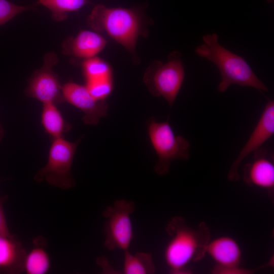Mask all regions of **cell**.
Masks as SVG:
<instances>
[{
  "instance_id": "3957f363",
  "label": "cell",
  "mask_w": 274,
  "mask_h": 274,
  "mask_svg": "<svg viewBox=\"0 0 274 274\" xmlns=\"http://www.w3.org/2000/svg\"><path fill=\"white\" fill-rule=\"evenodd\" d=\"M136 10L124 8L95 6L87 18V24L96 32H105L128 51H135L140 29Z\"/></svg>"
},
{
  "instance_id": "9a60e30c",
  "label": "cell",
  "mask_w": 274,
  "mask_h": 274,
  "mask_svg": "<svg viewBox=\"0 0 274 274\" xmlns=\"http://www.w3.org/2000/svg\"><path fill=\"white\" fill-rule=\"evenodd\" d=\"M41 122L46 132L53 139L62 138L72 128L71 125L63 118L56 105L53 103L43 104Z\"/></svg>"
},
{
  "instance_id": "2e32d148",
  "label": "cell",
  "mask_w": 274,
  "mask_h": 274,
  "mask_svg": "<svg viewBox=\"0 0 274 274\" xmlns=\"http://www.w3.org/2000/svg\"><path fill=\"white\" fill-rule=\"evenodd\" d=\"M43 237L34 240V246L26 252L24 261V271L27 274H45L50 268L49 255L44 247Z\"/></svg>"
},
{
  "instance_id": "7a4b0ae2",
  "label": "cell",
  "mask_w": 274,
  "mask_h": 274,
  "mask_svg": "<svg viewBox=\"0 0 274 274\" xmlns=\"http://www.w3.org/2000/svg\"><path fill=\"white\" fill-rule=\"evenodd\" d=\"M202 39L203 44L197 46L195 52L213 62L219 69L221 78L218 86L219 92L224 93L233 84L251 87L261 92L269 91L244 58L219 43L216 33L204 35Z\"/></svg>"
},
{
  "instance_id": "4fadbf2b",
  "label": "cell",
  "mask_w": 274,
  "mask_h": 274,
  "mask_svg": "<svg viewBox=\"0 0 274 274\" xmlns=\"http://www.w3.org/2000/svg\"><path fill=\"white\" fill-rule=\"evenodd\" d=\"M26 253L22 244L14 235H0V273L23 272Z\"/></svg>"
},
{
  "instance_id": "52a82bcc",
  "label": "cell",
  "mask_w": 274,
  "mask_h": 274,
  "mask_svg": "<svg viewBox=\"0 0 274 274\" xmlns=\"http://www.w3.org/2000/svg\"><path fill=\"white\" fill-rule=\"evenodd\" d=\"M135 208L133 201L119 199L103 211L102 216L106 219L104 245L108 250L129 249L133 238L131 216Z\"/></svg>"
},
{
  "instance_id": "ac0fdd59",
  "label": "cell",
  "mask_w": 274,
  "mask_h": 274,
  "mask_svg": "<svg viewBox=\"0 0 274 274\" xmlns=\"http://www.w3.org/2000/svg\"><path fill=\"white\" fill-rule=\"evenodd\" d=\"M87 0H38L37 4L47 8L56 21L65 19L68 13L79 10L88 4Z\"/></svg>"
},
{
  "instance_id": "7c38bea8",
  "label": "cell",
  "mask_w": 274,
  "mask_h": 274,
  "mask_svg": "<svg viewBox=\"0 0 274 274\" xmlns=\"http://www.w3.org/2000/svg\"><path fill=\"white\" fill-rule=\"evenodd\" d=\"M106 43L97 32L82 30L76 36L64 41L62 51L67 55L86 59L99 53L105 47Z\"/></svg>"
},
{
  "instance_id": "ba28073f",
  "label": "cell",
  "mask_w": 274,
  "mask_h": 274,
  "mask_svg": "<svg viewBox=\"0 0 274 274\" xmlns=\"http://www.w3.org/2000/svg\"><path fill=\"white\" fill-rule=\"evenodd\" d=\"M58 61L56 54H47L44 58L43 66L34 72L29 80L26 89L27 96L36 98L43 104H61L64 99L62 88L57 75L52 70Z\"/></svg>"
},
{
  "instance_id": "603a6c76",
  "label": "cell",
  "mask_w": 274,
  "mask_h": 274,
  "mask_svg": "<svg viewBox=\"0 0 274 274\" xmlns=\"http://www.w3.org/2000/svg\"><path fill=\"white\" fill-rule=\"evenodd\" d=\"M4 198L0 196V235L10 234L3 209Z\"/></svg>"
},
{
  "instance_id": "e0dca14e",
  "label": "cell",
  "mask_w": 274,
  "mask_h": 274,
  "mask_svg": "<svg viewBox=\"0 0 274 274\" xmlns=\"http://www.w3.org/2000/svg\"><path fill=\"white\" fill-rule=\"evenodd\" d=\"M123 273L152 274L155 272V266L150 253L137 252L131 254L128 250L124 251Z\"/></svg>"
},
{
  "instance_id": "d6986e66",
  "label": "cell",
  "mask_w": 274,
  "mask_h": 274,
  "mask_svg": "<svg viewBox=\"0 0 274 274\" xmlns=\"http://www.w3.org/2000/svg\"><path fill=\"white\" fill-rule=\"evenodd\" d=\"M83 69L87 81L111 78V69L103 60L93 57L84 60Z\"/></svg>"
},
{
  "instance_id": "277c9868",
  "label": "cell",
  "mask_w": 274,
  "mask_h": 274,
  "mask_svg": "<svg viewBox=\"0 0 274 274\" xmlns=\"http://www.w3.org/2000/svg\"><path fill=\"white\" fill-rule=\"evenodd\" d=\"M147 126L151 143L158 156L154 166L157 174H167L172 162L176 159L189 158L190 143L183 136L176 135L167 121L157 122L152 117Z\"/></svg>"
},
{
  "instance_id": "5b68a950",
  "label": "cell",
  "mask_w": 274,
  "mask_h": 274,
  "mask_svg": "<svg viewBox=\"0 0 274 274\" xmlns=\"http://www.w3.org/2000/svg\"><path fill=\"white\" fill-rule=\"evenodd\" d=\"M185 77L181 54L178 51L169 54L168 61H155L147 69L144 82L155 96H162L171 107L179 92Z\"/></svg>"
},
{
  "instance_id": "8992f818",
  "label": "cell",
  "mask_w": 274,
  "mask_h": 274,
  "mask_svg": "<svg viewBox=\"0 0 274 274\" xmlns=\"http://www.w3.org/2000/svg\"><path fill=\"white\" fill-rule=\"evenodd\" d=\"M82 139L74 142L63 138L54 139L47 164L35 174V181H45L53 186L64 190L74 187L76 183L71 168L77 147Z\"/></svg>"
},
{
  "instance_id": "6da1fadb",
  "label": "cell",
  "mask_w": 274,
  "mask_h": 274,
  "mask_svg": "<svg viewBox=\"0 0 274 274\" xmlns=\"http://www.w3.org/2000/svg\"><path fill=\"white\" fill-rule=\"evenodd\" d=\"M171 236L164 252L165 263L171 273H188L191 262L201 259L206 254L210 240V230L204 223L197 228L189 227L180 216L172 218L166 228Z\"/></svg>"
},
{
  "instance_id": "44dd1931",
  "label": "cell",
  "mask_w": 274,
  "mask_h": 274,
  "mask_svg": "<svg viewBox=\"0 0 274 274\" xmlns=\"http://www.w3.org/2000/svg\"><path fill=\"white\" fill-rule=\"evenodd\" d=\"M31 9L30 6H19L8 0H0V25L7 22L19 13Z\"/></svg>"
},
{
  "instance_id": "7402d4cb",
  "label": "cell",
  "mask_w": 274,
  "mask_h": 274,
  "mask_svg": "<svg viewBox=\"0 0 274 274\" xmlns=\"http://www.w3.org/2000/svg\"><path fill=\"white\" fill-rule=\"evenodd\" d=\"M254 271V269H247L239 265L227 267L215 266L212 270V273L215 274H249Z\"/></svg>"
},
{
  "instance_id": "8fae6325",
  "label": "cell",
  "mask_w": 274,
  "mask_h": 274,
  "mask_svg": "<svg viewBox=\"0 0 274 274\" xmlns=\"http://www.w3.org/2000/svg\"><path fill=\"white\" fill-rule=\"evenodd\" d=\"M253 153L252 160L244 167L243 180L249 185L272 193L274 189L273 154L263 147Z\"/></svg>"
},
{
  "instance_id": "9c48e42d",
  "label": "cell",
  "mask_w": 274,
  "mask_h": 274,
  "mask_svg": "<svg viewBox=\"0 0 274 274\" xmlns=\"http://www.w3.org/2000/svg\"><path fill=\"white\" fill-rule=\"evenodd\" d=\"M273 134L274 101L269 100L248 141L231 164L227 175L229 181L235 182L238 180V168L243 160L261 147Z\"/></svg>"
},
{
  "instance_id": "5bb4252c",
  "label": "cell",
  "mask_w": 274,
  "mask_h": 274,
  "mask_svg": "<svg viewBox=\"0 0 274 274\" xmlns=\"http://www.w3.org/2000/svg\"><path fill=\"white\" fill-rule=\"evenodd\" d=\"M208 254L216 262V266L227 267L239 265L242 251L237 242L228 236H221L210 240Z\"/></svg>"
},
{
  "instance_id": "30bf717a",
  "label": "cell",
  "mask_w": 274,
  "mask_h": 274,
  "mask_svg": "<svg viewBox=\"0 0 274 274\" xmlns=\"http://www.w3.org/2000/svg\"><path fill=\"white\" fill-rule=\"evenodd\" d=\"M64 99L83 112V122L96 125L100 119L107 116L108 105L105 100L94 98L86 86L68 82L62 88Z\"/></svg>"
},
{
  "instance_id": "cb8c5ba5",
  "label": "cell",
  "mask_w": 274,
  "mask_h": 274,
  "mask_svg": "<svg viewBox=\"0 0 274 274\" xmlns=\"http://www.w3.org/2000/svg\"><path fill=\"white\" fill-rule=\"evenodd\" d=\"M4 136V129L2 125L0 124V141Z\"/></svg>"
},
{
  "instance_id": "ffe728a7",
  "label": "cell",
  "mask_w": 274,
  "mask_h": 274,
  "mask_svg": "<svg viewBox=\"0 0 274 274\" xmlns=\"http://www.w3.org/2000/svg\"><path fill=\"white\" fill-rule=\"evenodd\" d=\"M86 86L91 95L97 100H105L113 88L111 78L87 81Z\"/></svg>"
}]
</instances>
